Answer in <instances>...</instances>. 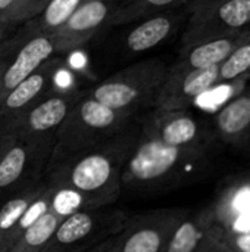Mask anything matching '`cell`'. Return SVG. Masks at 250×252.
Returning a JSON list of instances; mask_svg holds the SVG:
<instances>
[{
  "label": "cell",
  "mask_w": 250,
  "mask_h": 252,
  "mask_svg": "<svg viewBox=\"0 0 250 252\" xmlns=\"http://www.w3.org/2000/svg\"><path fill=\"white\" fill-rule=\"evenodd\" d=\"M212 136L189 111L153 109L122 171V190L156 193L196 177L208 164Z\"/></svg>",
  "instance_id": "cell-1"
},
{
  "label": "cell",
  "mask_w": 250,
  "mask_h": 252,
  "mask_svg": "<svg viewBox=\"0 0 250 252\" xmlns=\"http://www.w3.org/2000/svg\"><path fill=\"white\" fill-rule=\"evenodd\" d=\"M139 134L137 123L112 140L77 154L52 152L44 182L85 196L94 208L113 205L122 193V171Z\"/></svg>",
  "instance_id": "cell-2"
},
{
  "label": "cell",
  "mask_w": 250,
  "mask_h": 252,
  "mask_svg": "<svg viewBox=\"0 0 250 252\" xmlns=\"http://www.w3.org/2000/svg\"><path fill=\"white\" fill-rule=\"evenodd\" d=\"M137 114L109 108L84 93L56 131L53 152L77 154L100 146L131 128Z\"/></svg>",
  "instance_id": "cell-3"
},
{
  "label": "cell",
  "mask_w": 250,
  "mask_h": 252,
  "mask_svg": "<svg viewBox=\"0 0 250 252\" xmlns=\"http://www.w3.org/2000/svg\"><path fill=\"white\" fill-rule=\"evenodd\" d=\"M167 72L168 66L162 59L140 61L105 78L87 94L109 108L137 114L141 108L155 105Z\"/></svg>",
  "instance_id": "cell-4"
},
{
  "label": "cell",
  "mask_w": 250,
  "mask_h": 252,
  "mask_svg": "<svg viewBox=\"0 0 250 252\" xmlns=\"http://www.w3.org/2000/svg\"><path fill=\"white\" fill-rule=\"evenodd\" d=\"M119 208H91L65 217L43 252H85L118 233L128 220Z\"/></svg>",
  "instance_id": "cell-5"
},
{
  "label": "cell",
  "mask_w": 250,
  "mask_h": 252,
  "mask_svg": "<svg viewBox=\"0 0 250 252\" xmlns=\"http://www.w3.org/2000/svg\"><path fill=\"white\" fill-rule=\"evenodd\" d=\"M189 213L184 208H162L128 217L121 230L102 244L100 252H164Z\"/></svg>",
  "instance_id": "cell-6"
},
{
  "label": "cell",
  "mask_w": 250,
  "mask_h": 252,
  "mask_svg": "<svg viewBox=\"0 0 250 252\" xmlns=\"http://www.w3.org/2000/svg\"><path fill=\"white\" fill-rule=\"evenodd\" d=\"M56 136L13 137L0 158V201L10 193L44 179Z\"/></svg>",
  "instance_id": "cell-7"
},
{
  "label": "cell",
  "mask_w": 250,
  "mask_h": 252,
  "mask_svg": "<svg viewBox=\"0 0 250 252\" xmlns=\"http://www.w3.org/2000/svg\"><path fill=\"white\" fill-rule=\"evenodd\" d=\"M83 94L84 92L80 90L50 92L24 111L0 120V133L24 139L56 136L57 128Z\"/></svg>",
  "instance_id": "cell-8"
},
{
  "label": "cell",
  "mask_w": 250,
  "mask_h": 252,
  "mask_svg": "<svg viewBox=\"0 0 250 252\" xmlns=\"http://www.w3.org/2000/svg\"><path fill=\"white\" fill-rule=\"evenodd\" d=\"M13 46L0 56V102L1 99L47 59L55 55L52 35L35 32L25 25Z\"/></svg>",
  "instance_id": "cell-9"
},
{
  "label": "cell",
  "mask_w": 250,
  "mask_h": 252,
  "mask_svg": "<svg viewBox=\"0 0 250 252\" xmlns=\"http://www.w3.org/2000/svg\"><path fill=\"white\" fill-rule=\"evenodd\" d=\"M250 28V0H228L193 12L183 35V46L225 38Z\"/></svg>",
  "instance_id": "cell-10"
},
{
  "label": "cell",
  "mask_w": 250,
  "mask_h": 252,
  "mask_svg": "<svg viewBox=\"0 0 250 252\" xmlns=\"http://www.w3.org/2000/svg\"><path fill=\"white\" fill-rule=\"evenodd\" d=\"M115 0H85L53 34L55 55L83 47L111 21Z\"/></svg>",
  "instance_id": "cell-11"
},
{
  "label": "cell",
  "mask_w": 250,
  "mask_h": 252,
  "mask_svg": "<svg viewBox=\"0 0 250 252\" xmlns=\"http://www.w3.org/2000/svg\"><path fill=\"white\" fill-rule=\"evenodd\" d=\"M218 66L196 71L168 68L167 77L155 99L153 109L187 111L202 94L218 84Z\"/></svg>",
  "instance_id": "cell-12"
},
{
  "label": "cell",
  "mask_w": 250,
  "mask_h": 252,
  "mask_svg": "<svg viewBox=\"0 0 250 252\" xmlns=\"http://www.w3.org/2000/svg\"><path fill=\"white\" fill-rule=\"evenodd\" d=\"M209 210L222 232H250V170L225 180Z\"/></svg>",
  "instance_id": "cell-13"
},
{
  "label": "cell",
  "mask_w": 250,
  "mask_h": 252,
  "mask_svg": "<svg viewBox=\"0 0 250 252\" xmlns=\"http://www.w3.org/2000/svg\"><path fill=\"white\" fill-rule=\"evenodd\" d=\"M63 66L60 56H52L24 81L15 86L0 102V120L12 117L35 103L53 89L55 77Z\"/></svg>",
  "instance_id": "cell-14"
},
{
  "label": "cell",
  "mask_w": 250,
  "mask_h": 252,
  "mask_svg": "<svg viewBox=\"0 0 250 252\" xmlns=\"http://www.w3.org/2000/svg\"><path fill=\"white\" fill-rule=\"evenodd\" d=\"M217 137L234 148L250 145V84L214 115Z\"/></svg>",
  "instance_id": "cell-15"
},
{
  "label": "cell",
  "mask_w": 250,
  "mask_h": 252,
  "mask_svg": "<svg viewBox=\"0 0 250 252\" xmlns=\"http://www.w3.org/2000/svg\"><path fill=\"white\" fill-rule=\"evenodd\" d=\"M222 238V229L215 223L209 207L196 214H187L172 232L164 252H196L208 239Z\"/></svg>",
  "instance_id": "cell-16"
},
{
  "label": "cell",
  "mask_w": 250,
  "mask_h": 252,
  "mask_svg": "<svg viewBox=\"0 0 250 252\" xmlns=\"http://www.w3.org/2000/svg\"><path fill=\"white\" fill-rule=\"evenodd\" d=\"M47 189L43 180L31 183L0 201V252L7 250L18 239V226L28 207Z\"/></svg>",
  "instance_id": "cell-17"
},
{
  "label": "cell",
  "mask_w": 250,
  "mask_h": 252,
  "mask_svg": "<svg viewBox=\"0 0 250 252\" xmlns=\"http://www.w3.org/2000/svg\"><path fill=\"white\" fill-rule=\"evenodd\" d=\"M249 30L225 38H215L190 46H183L180 58L172 65V68L183 71H196L218 66L227 59V56L240 43V40L246 35Z\"/></svg>",
  "instance_id": "cell-18"
},
{
  "label": "cell",
  "mask_w": 250,
  "mask_h": 252,
  "mask_svg": "<svg viewBox=\"0 0 250 252\" xmlns=\"http://www.w3.org/2000/svg\"><path fill=\"white\" fill-rule=\"evenodd\" d=\"M178 25L180 18L169 12H162L144 18L140 24L127 32L125 47L131 53L147 52L169 38Z\"/></svg>",
  "instance_id": "cell-19"
},
{
  "label": "cell",
  "mask_w": 250,
  "mask_h": 252,
  "mask_svg": "<svg viewBox=\"0 0 250 252\" xmlns=\"http://www.w3.org/2000/svg\"><path fill=\"white\" fill-rule=\"evenodd\" d=\"M62 219L50 210L29 226L7 250V252H43Z\"/></svg>",
  "instance_id": "cell-20"
},
{
  "label": "cell",
  "mask_w": 250,
  "mask_h": 252,
  "mask_svg": "<svg viewBox=\"0 0 250 252\" xmlns=\"http://www.w3.org/2000/svg\"><path fill=\"white\" fill-rule=\"evenodd\" d=\"M180 0H125L122 4L115 7L109 24L121 25L136 22L162 12H167L175 6Z\"/></svg>",
  "instance_id": "cell-21"
},
{
  "label": "cell",
  "mask_w": 250,
  "mask_h": 252,
  "mask_svg": "<svg viewBox=\"0 0 250 252\" xmlns=\"http://www.w3.org/2000/svg\"><path fill=\"white\" fill-rule=\"evenodd\" d=\"M85 0H52L47 7L34 19L25 22L35 32L52 35Z\"/></svg>",
  "instance_id": "cell-22"
},
{
  "label": "cell",
  "mask_w": 250,
  "mask_h": 252,
  "mask_svg": "<svg viewBox=\"0 0 250 252\" xmlns=\"http://www.w3.org/2000/svg\"><path fill=\"white\" fill-rule=\"evenodd\" d=\"M250 75V30L233 49L227 59L218 66V84L231 83Z\"/></svg>",
  "instance_id": "cell-23"
},
{
  "label": "cell",
  "mask_w": 250,
  "mask_h": 252,
  "mask_svg": "<svg viewBox=\"0 0 250 252\" xmlns=\"http://www.w3.org/2000/svg\"><path fill=\"white\" fill-rule=\"evenodd\" d=\"M52 0H15L9 9L0 13V22L4 25H13L28 22L37 18Z\"/></svg>",
  "instance_id": "cell-24"
},
{
  "label": "cell",
  "mask_w": 250,
  "mask_h": 252,
  "mask_svg": "<svg viewBox=\"0 0 250 252\" xmlns=\"http://www.w3.org/2000/svg\"><path fill=\"white\" fill-rule=\"evenodd\" d=\"M221 242H224L233 252H250V232L248 233L222 232Z\"/></svg>",
  "instance_id": "cell-25"
},
{
  "label": "cell",
  "mask_w": 250,
  "mask_h": 252,
  "mask_svg": "<svg viewBox=\"0 0 250 252\" xmlns=\"http://www.w3.org/2000/svg\"><path fill=\"white\" fill-rule=\"evenodd\" d=\"M196 252H233L224 242L218 239H208Z\"/></svg>",
  "instance_id": "cell-26"
},
{
  "label": "cell",
  "mask_w": 250,
  "mask_h": 252,
  "mask_svg": "<svg viewBox=\"0 0 250 252\" xmlns=\"http://www.w3.org/2000/svg\"><path fill=\"white\" fill-rule=\"evenodd\" d=\"M221 1H228V0H193L190 10H192V13L199 12V10H203V9L211 7V6H214L217 3H221Z\"/></svg>",
  "instance_id": "cell-27"
},
{
  "label": "cell",
  "mask_w": 250,
  "mask_h": 252,
  "mask_svg": "<svg viewBox=\"0 0 250 252\" xmlns=\"http://www.w3.org/2000/svg\"><path fill=\"white\" fill-rule=\"evenodd\" d=\"M9 140H10V136L1 134V133H0V158H1V155H3V152H4V149H6Z\"/></svg>",
  "instance_id": "cell-28"
},
{
  "label": "cell",
  "mask_w": 250,
  "mask_h": 252,
  "mask_svg": "<svg viewBox=\"0 0 250 252\" xmlns=\"http://www.w3.org/2000/svg\"><path fill=\"white\" fill-rule=\"evenodd\" d=\"M13 1H15V0H0V13L4 12L6 9H9L10 4H12Z\"/></svg>",
  "instance_id": "cell-29"
},
{
  "label": "cell",
  "mask_w": 250,
  "mask_h": 252,
  "mask_svg": "<svg viewBox=\"0 0 250 252\" xmlns=\"http://www.w3.org/2000/svg\"><path fill=\"white\" fill-rule=\"evenodd\" d=\"M9 25H4V24H1L0 22V41H1V38H3V35H4V32H6V28H7Z\"/></svg>",
  "instance_id": "cell-30"
},
{
  "label": "cell",
  "mask_w": 250,
  "mask_h": 252,
  "mask_svg": "<svg viewBox=\"0 0 250 252\" xmlns=\"http://www.w3.org/2000/svg\"><path fill=\"white\" fill-rule=\"evenodd\" d=\"M100 247H102V244H100V245H97L96 248H93V250H90V251H85V252H100Z\"/></svg>",
  "instance_id": "cell-31"
}]
</instances>
